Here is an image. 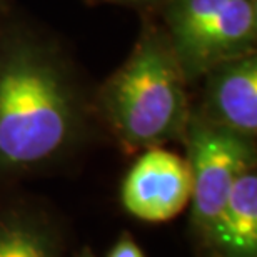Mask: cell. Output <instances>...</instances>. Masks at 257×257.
I'll return each mask as SVG.
<instances>
[{"label": "cell", "instance_id": "6da1fadb", "mask_svg": "<svg viewBox=\"0 0 257 257\" xmlns=\"http://www.w3.org/2000/svg\"><path fill=\"white\" fill-rule=\"evenodd\" d=\"M84 124V97L62 50L35 34L0 35V169L20 172L64 154Z\"/></svg>", "mask_w": 257, "mask_h": 257}, {"label": "cell", "instance_id": "7a4b0ae2", "mask_svg": "<svg viewBox=\"0 0 257 257\" xmlns=\"http://www.w3.org/2000/svg\"><path fill=\"white\" fill-rule=\"evenodd\" d=\"M186 75L164 27L147 25L99 92L107 124L128 149H152L186 134L192 110Z\"/></svg>", "mask_w": 257, "mask_h": 257}, {"label": "cell", "instance_id": "3957f363", "mask_svg": "<svg viewBox=\"0 0 257 257\" xmlns=\"http://www.w3.org/2000/svg\"><path fill=\"white\" fill-rule=\"evenodd\" d=\"M164 30L187 82L255 52L257 0H167Z\"/></svg>", "mask_w": 257, "mask_h": 257}, {"label": "cell", "instance_id": "277c9868", "mask_svg": "<svg viewBox=\"0 0 257 257\" xmlns=\"http://www.w3.org/2000/svg\"><path fill=\"white\" fill-rule=\"evenodd\" d=\"M184 137L192 177V222L207 234L235 181L254 169V147L249 139L205 120L199 112L189 117Z\"/></svg>", "mask_w": 257, "mask_h": 257}, {"label": "cell", "instance_id": "5b68a950", "mask_svg": "<svg viewBox=\"0 0 257 257\" xmlns=\"http://www.w3.org/2000/svg\"><path fill=\"white\" fill-rule=\"evenodd\" d=\"M192 177L187 159L162 147L147 149L128 169L120 187L122 205L146 222L177 217L191 202Z\"/></svg>", "mask_w": 257, "mask_h": 257}, {"label": "cell", "instance_id": "8992f818", "mask_svg": "<svg viewBox=\"0 0 257 257\" xmlns=\"http://www.w3.org/2000/svg\"><path fill=\"white\" fill-rule=\"evenodd\" d=\"M204 82L205 120L244 139L257 134V54L249 52L212 67Z\"/></svg>", "mask_w": 257, "mask_h": 257}, {"label": "cell", "instance_id": "52a82bcc", "mask_svg": "<svg viewBox=\"0 0 257 257\" xmlns=\"http://www.w3.org/2000/svg\"><path fill=\"white\" fill-rule=\"evenodd\" d=\"M219 257H257V174L245 171L235 181L222 210L207 230Z\"/></svg>", "mask_w": 257, "mask_h": 257}, {"label": "cell", "instance_id": "ba28073f", "mask_svg": "<svg viewBox=\"0 0 257 257\" xmlns=\"http://www.w3.org/2000/svg\"><path fill=\"white\" fill-rule=\"evenodd\" d=\"M0 257H55L52 237L35 220L0 219Z\"/></svg>", "mask_w": 257, "mask_h": 257}, {"label": "cell", "instance_id": "9c48e42d", "mask_svg": "<svg viewBox=\"0 0 257 257\" xmlns=\"http://www.w3.org/2000/svg\"><path fill=\"white\" fill-rule=\"evenodd\" d=\"M109 257H146L132 235H122L109 252Z\"/></svg>", "mask_w": 257, "mask_h": 257}, {"label": "cell", "instance_id": "30bf717a", "mask_svg": "<svg viewBox=\"0 0 257 257\" xmlns=\"http://www.w3.org/2000/svg\"><path fill=\"white\" fill-rule=\"evenodd\" d=\"M110 2H117V4H146V2H151V0H110Z\"/></svg>", "mask_w": 257, "mask_h": 257}, {"label": "cell", "instance_id": "8fae6325", "mask_svg": "<svg viewBox=\"0 0 257 257\" xmlns=\"http://www.w3.org/2000/svg\"><path fill=\"white\" fill-rule=\"evenodd\" d=\"M80 257H94V255H92V254H89V252H85V254H82Z\"/></svg>", "mask_w": 257, "mask_h": 257}]
</instances>
